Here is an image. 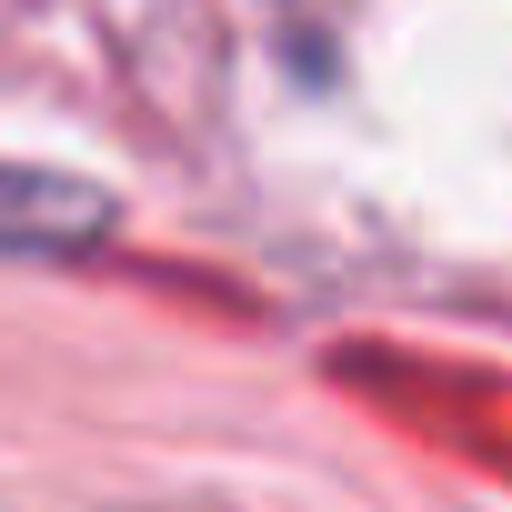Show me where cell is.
Wrapping results in <instances>:
<instances>
[{
    "label": "cell",
    "mask_w": 512,
    "mask_h": 512,
    "mask_svg": "<svg viewBox=\"0 0 512 512\" xmlns=\"http://www.w3.org/2000/svg\"><path fill=\"white\" fill-rule=\"evenodd\" d=\"M111 231V191L81 171H41V161H0V251L51 262V251H91Z\"/></svg>",
    "instance_id": "1"
}]
</instances>
